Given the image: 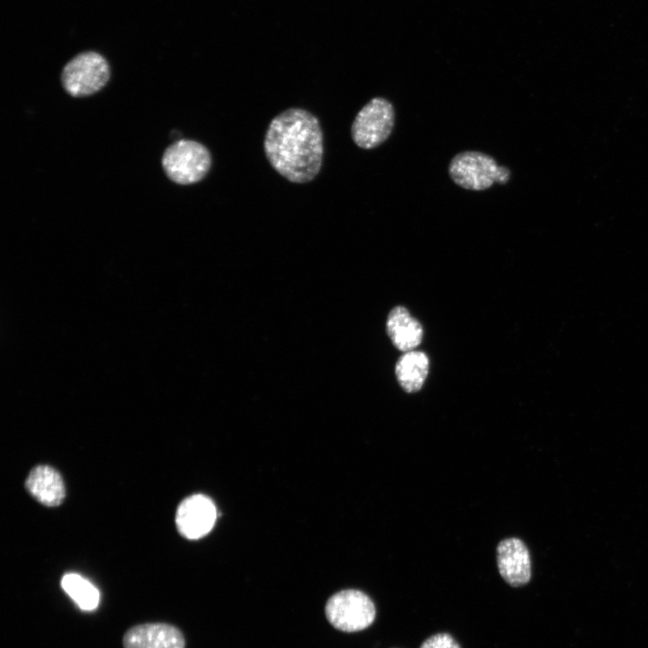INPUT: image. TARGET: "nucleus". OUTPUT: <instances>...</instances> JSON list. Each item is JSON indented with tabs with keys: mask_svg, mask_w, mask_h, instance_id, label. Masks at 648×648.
Listing matches in <instances>:
<instances>
[{
	"mask_svg": "<svg viewBox=\"0 0 648 648\" xmlns=\"http://www.w3.org/2000/svg\"><path fill=\"white\" fill-rule=\"evenodd\" d=\"M264 151L271 166L292 183L305 184L320 173L323 133L319 119L302 108H288L270 122Z\"/></svg>",
	"mask_w": 648,
	"mask_h": 648,
	"instance_id": "f257e3e1",
	"label": "nucleus"
},
{
	"mask_svg": "<svg viewBox=\"0 0 648 648\" xmlns=\"http://www.w3.org/2000/svg\"><path fill=\"white\" fill-rule=\"evenodd\" d=\"M448 174L458 186L471 191H484L495 183L507 184L511 176L505 166H499L491 156L474 150L459 152L448 166Z\"/></svg>",
	"mask_w": 648,
	"mask_h": 648,
	"instance_id": "f03ea898",
	"label": "nucleus"
},
{
	"mask_svg": "<svg viewBox=\"0 0 648 648\" xmlns=\"http://www.w3.org/2000/svg\"><path fill=\"white\" fill-rule=\"evenodd\" d=\"M162 166L166 176L176 184H194L202 181L212 166V155L202 143L179 140L165 150Z\"/></svg>",
	"mask_w": 648,
	"mask_h": 648,
	"instance_id": "7ed1b4c3",
	"label": "nucleus"
},
{
	"mask_svg": "<svg viewBox=\"0 0 648 648\" xmlns=\"http://www.w3.org/2000/svg\"><path fill=\"white\" fill-rule=\"evenodd\" d=\"M394 124L392 104L384 97H374L356 115L351 126L352 140L360 148H375L389 139Z\"/></svg>",
	"mask_w": 648,
	"mask_h": 648,
	"instance_id": "20e7f679",
	"label": "nucleus"
},
{
	"mask_svg": "<svg viewBox=\"0 0 648 648\" xmlns=\"http://www.w3.org/2000/svg\"><path fill=\"white\" fill-rule=\"evenodd\" d=\"M109 77L107 60L97 52L86 51L76 55L65 65L61 83L71 96L85 97L100 91Z\"/></svg>",
	"mask_w": 648,
	"mask_h": 648,
	"instance_id": "39448f33",
	"label": "nucleus"
},
{
	"mask_svg": "<svg viewBox=\"0 0 648 648\" xmlns=\"http://www.w3.org/2000/svg\"><path fill=\"white\" fill-rule=\"evenodd\" d=\"M325 612L329 623L344 632L364 630L375 618L374 602L365 593L357 590H345L331 596L326 604Z\"/></svg>",
	"mask_w": 648,
	"mask_h": 648,
	"instance_id": "423d86ee",
	"label": "nucleus"
},
{
	"mask_svg": "<svg viewBox=\"0 0 648 648\" xmlns=\"http://www.w3.org/2000/svg\"><path fill=\"white\" fill-rule=\"evenodd\" d=\"M217 511L212 500L202 494L184 499L176 510V524L179 533L188 539H198L212 528Z\"/></svg>",
	"mask_w": 648,
	"mask_h": 648,
	"instance_id": "0eeeda50",
	"label": "nucleus"
},
{
	"mask_svg": "<svg viewBox=\"0 0 648 648\" xmlns=\"http://www.w3.org/2000/svg\"><path fill=\"white\" fill-rule=\"evenodd\" d=\"M123 648H185V639L176 626L162 622L130 627L122 637Z\"/></svg>",
	"mask_w": 648,
	"mask_h": 648,
	"instance_id": "6e6552de",
	"label": "nucleus"
},
{
	"mask_svg": "<svg viewBox=\"0 0 648 648\" xmlns=\"http://www.w3.org/2000/svg\"><path fill=\"white\" fill-rule=\"evenodd\" d=\"M497 563L501 577L509 585L520 587L530 580V554L520 539L507 538L498 544Z\"/></svg>",
	"mask_w": 648,
	"mask_h": 648,
	"instance_id": "1a4fd4ad",
	"label": "nucleus"
},
{
	"mask_svg": "<svg viewBox=\"0 0 648 648\" xmlns=\"http://www.w3.org/2000/svg\"><path fill=\"white\" fill-rule=\"evenodd\" d=\"M27 491L40 504L56 507L63 501L66 490L59 472L50 465L35 466L25 481Z\"/></svg>",
	"mask_w": 648,
	"mask_h": 648,
	"instance_id": "9d476101",
	"label": "nucleus"
},
{
	"mask_svg": "<svg viewBox=\"0 0 648 648\" xmlns=\"http://www.w3.org/2000/svg\"><path fill=\"white\" fill-rule=\"evenodd\" d=\"M386 331L393 346L404 353L414 350L424 335L420 322L403 306H396L390 311Z\"/></svg>",
	"mask_w": 648,
	"mask_h": 648,
	"instance_id": "9b49d317",
	"label": "nucleus"
},
{
	"mask_svg": "<svg viewBox=\"0 0 648 648\" xmlns=\"http://www.w3.org/2000/svg\"><path fill=\"white\" fill-rule=\"evenodd\" d=\"M429 359L421 351L405 352L397 361L395 374L400 387L409 393L418 392L428 374Z\"/></svg>",
	"mask_w": 648,
	"mask_h": 648,
	"instance_id": "f8f14e48",
	"label": "nucleus"
},
{
	"mask_svg": "<svg viewBox=\"0 0 648 648\" xmlns=\"http://www.w3.org/2000/svg\"><path fill=\"white\" fill-rule=\"evenodd\" d=\"M64 591L85 611L95 609L100 601L98 590L77 573H66L61 579Z\"/></svg>",
	"mask_w": 648,
	"mask_h": 648,
	"instance_id": "ddd939ff",
	"label": "nucleus"
},
{
	"mask_svg": "<svg viewBox=\"0 0 648 648\" xmlns=\"http://www.w3.org/2000/svg\"><path fill=\"white\" fill-rule=\"evenodd\" d=\"M420 648H461L449 634H436L423 642Z\"/></svg>",
	"mask_w": 648,
	"mask_h": 648,
	"instance_id": "4468645a",
	"label": "nucleus"
}]
</instances>
